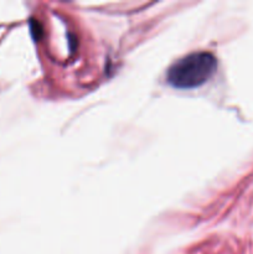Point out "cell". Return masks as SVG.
Segmentation results:
<instances>
[{"instance_id": "6da1fadb", "label": "cell", "mask_w": 253, "mask_h": 254, "mask_svg": "<svg viewBox=\"0 0 253 254\" xmlns=\"http://www.w3.org/2000/svg\"><path fill=\"white\" fill-rule=\"evenodd\" d=\"M217 60L211 52L197 51L174 62L166 72V81L178 89H192L205 84L215 74Z\"/></svg>"}]
</instances>
